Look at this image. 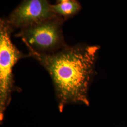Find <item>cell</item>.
<instances>
[{
	"instance_id": "4",
	"label": "cell",
	"mask_w": 127,
	"mask_h": 127,
	"mask_svg": "<svg viewBox=\"0 0 127 127\" xmlns=\"http://www.w3.org/2000/svg\"><path fill=\"white\" fill-rule=\"evenodd\" d=\"M56 15L48 0H22L6 19L13 29H21Z\"/></svg>"
},
{
	"instance_id": "6",
	"label": "cell",
	"mask_w": 127,
	"mask_h": 127,
	"mask_svg": "<svg viewBox=\"0 0 127 127\" xmlns=\"http://www.w3.org/2000/svg\"><path fill=\"white\" fill-rule=\"evenodd\" d=\"M71 0H57L58 3H61V2H65V1H71Z\"/></svg>"
},
{
	"instance_id": "1",
	"label": "cell",
	"mask_w": 127,
	"mask_h": 127,
	"mask_svg": "<svg viewBox=\"0 0 127 127\" xmlns=\"http://www.w3.org/2000/svg\"><path fill=\"white\" fill-rule=\"evenodd\" d=\"M99 50L97 46L80 44L49 54L29 50L51 78L60 112L70 104L90 105L88 91Z\"/></svg>"
},
{
	"instance_id": "2",
	"label": "cell",
	"mask_w": 127,
	"mask_h": 127,
	"mask_svg": "<svg viewBox=\"0 0 127 127\" xmlns=\"http://www.w3.org/2000/svg\"><path fill=\"white\" fill-rule=\"evenodd\" d=\"M64 20L56 15L20 29L16 36L21 38L28 50L52 53L67 46L62 29Z\"/></svg>"
},
{
	"instance_id": "5",
	"label": "cell",
	"mask_w": 127,
	"mask_h": 127,
	"mask_svg": "<svg viewBox=\"0 0 127 127\" xmlns=\"http://www.w3.org/2000/svg\"><path fill=\"white\" fill-rule=\"evenodd\" d=\"M51 8L56 15L65 20L78 13L82 9V6L77 0H75L51 5Z\"/></svg>"
},
{
	"instance_id": "3",
	"label": "cell",
	"mask_w": 127,
	"mask_h": 127,
	"mask_svg": "<svg viewBox=\"0 0 127 127\" xmlns=\"http://www.w3.org/2000/svg\"><path fill=\"white\" fill-rule=\"evenodd\" d=\"M13 28L6 19L0 21V121L10 102L14 91L12 71L19 59L26 57L12 43L11 34Z\"/></svg>"
}]
</instances>
